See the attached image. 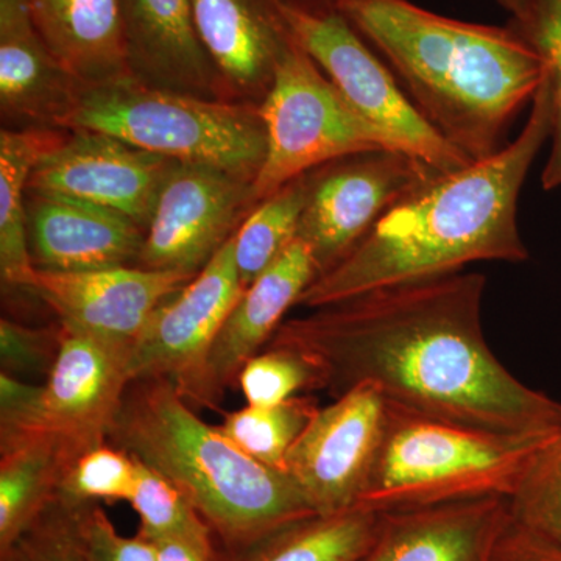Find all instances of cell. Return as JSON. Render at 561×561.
<instances>
[{"label":"cell","mask_w":561,"mask_h":561,"mask_svg":"<svg viewBox=\"0 0 561 561\" xmlns=\"http://www.w3.org/2000/svg\"><path fill=\"white\" fill-rule=\"evenodd\" d=\"M320 405L297 394L275 405H250L227 413L219 430L250 457L284 472L287 453L311 423Z\"/></svg>","instance_id":"cell-27"},{"label":"cell","mask_w":561,"mask_h":561,"mask_svg":"<svg viewBox=\"0 0 561 561\" xmlns=\"http://www.w3.org/2000/svg\"><path fill=\"white\" fill-rule=\"evenodd\" d=\"M69 505L73 534L88 561H158L153 541L140 535L138 538L122 537L99 505L91 502Z\"/></svg>","instance_id":"cell-33"},{"label":"cell","mask_w":561,"mask_h":561,"mask_svg":"<svg viewBox=\"0 0 561 561\" xmlns=\"http://www.w3.org/2000/svg\"><path fill=\"white\" fill-rule=\"evenodd\" d=\"M61 328L60 353L43 383L38 411L27 426L9 434H49L81 456L108 443L110 427L130 376L124 354Z\"/></svg>","instance_id":"cell-15"},{"label":"cell","mask_w":561,"mask_h":561,"mask_svg":"<svg viewBox=\"0 0 561 561\" xmlns=\"http://www.w3.org/2000/svg\"><path fill=\"white\" fill-rule=\"evenodd\" d=\"M175 162L108 133L70 130L41 154L28 191L116 210L147 231Z\"/></svg>","instance_id":"cell-13"},{"label":"cell","mask_w":561,"mask_h":561,"mask_svg":"<svg viewBox=\"0 0 561 561\" xmlns=\"http://www.w3.org/2000/svg\"><path fill=\"white\" fill-rule=\"evenodd\" d=\"M556 435L494 434L389 404L381 445L354 508L390 513L479 497L508 500Z\"/></svg>","instance_id":"cell-5"},{"label":"cell","mask_w":561,"mask_h":561,"mask_svg":"<svg viewBox=\"0 0 561 561\" xmlns=\"http://www.w3.org/2000/svg\"><path fill=\"white\" fill-rule=\"evenodd\" d=\"M379 523L381 513L364 508L308 516L247 546L239 561H357Z\"/></svg>","instance_id":"cell-25"},{"label":"cell","mask_w":561,"mask_h":561,"mask_svg":"<svg viewBox=\"0 0 561 561\" xmlns=\"http://www.w3.org/2000/svg\"><path fill=\"white\" fill-rule=\"evenodd\" d=\"M195 27L228 91L264 101L294 46L279 0H191Z\"/></svg>","instance_id":"cell-16"},{"label":"cell","mask_w":561,"mask_h":561,"mask_svg":"<svg viewBox=\"0 0 561 561\" xmlns=\"http://www.w3.org/2000/svg\"><path fill=\"white\" fill-rule=\"evenodd\" d=\"M60 136L47 128L0 133V276L10 289L36 294V271L27 232L28 181L41 154Z\"/></svg>","instance_id":"cell-24"},{"label":"cell","mask_w":561,"mask_h":561,"mask_svg":"<svg viewBox=\"0 0 561 561\" xmlns=\"http://www.w3.org/2000/svg\"><path fill=\"white\" fill-rule=\"evenodd\" d=\"M438 173L402 150L350 154L309 172L298 239L311 251L319 276L348 256L393 206Z\"/></svg>","instance_id":"cell-9"},{"label":"cell","mask_w":561,"mask_h":561,"mask_svg":"<svg viewBox=\"0 0 561 561\" xmlns=\"http://www.w3.org/2000/svg\"><path fill=\"white\" fill-rule=\"evenodd\" d=\"M27 232L36 271L91 272L136 265L146 230L101 206L27 191Z\"/></svg>","instance_id":"cell-17"},{"label":"cell","mask_w":561,"mask_h":561,"mask_svg":"<svg viewBox=\"0 0 561 561\" xmlns=\"http://www.w3.org/2000/svg\"><path fill=\"white\" fill-rule=\"evenodd\" d=\"M80 454L41 432L0 435V548L5 552L57 501Z\"/></svg>","instance_id":"cell-23"},{"label":"cell","mask_w":561,"mask_h":561,"mask_svg":"<svg viewBox=\"0 0 561 561\" xmlns=\"http://www.w3.org/2000/svg\"><path fill=\"white\" fill-rule=\"evenodd\" d=\"M41 397L43 386L0 373V434L27 426L38 411Z\"/></svg>","instance_id":"cell-36"},{"label":"cell","mask_w":561,"mask_h":561,"mask_svg":"<svg viewBox=\"0 0 561 561\" xmlns=\"http://www.w3.org/2000/svg\"><path fill=\"white\" fill-rule=\"evenodd\" d=\"M552 128L546 66L518 138L489 160L438 173L393 206L348 256L313 280L298 305L321 308L382 287L453 275L472 262L529 260L519 232V194Z\"/></svg>","instance_id":"cell-2"},{"label":"cell","mask_w":561,"mask_h":561,"mask_svg":"<svg viewBox=\"0 0 561 561\" xmlns=\"http://www.w3.org/2000/svg\"><path fill=\"white\" fill-rule=\"evenodd\" d=\"M253 183L213 165L175 162L154 206L136 267L195 276L256 206Z\"/></svg>","instance_id":"cell-11"},{"label":"cell","mask_w":561,"mask_h":561,"mask_svg":"<svg viewBox=\"0 0 561 561\" xmlns=\"http://www.w3.org/2000/svg\"><path fill=\"white\" fill-rule=\"evenodd\" d=\"M138 460L105 443L81 454L62 479L58 497L69 504L98 500L128 501L135 490Z\"/></svg>","instance_id":"cell-32"},{"label":"cell","mask_w":561,"mask_h":561,"mask_svg":"<svg viewBox=\"0 0 561 561\" xmlns=\"http://www.w3.org/2000/svg\"><path fill=\"white\" fill-rule=\"evenodd\" d=\"M508 519L507 497L500 496L381 513L357 561H491Z\"/></svg>","instance_id":"cell-18"},{"label":"cell","mask_w":561,"mask_h":561,"mask_svg":"<svg viewBox=\"0 0 561 561\" xmlns=\"http://www.w3.org/2000/svg\"><path fill=\"white\" fill-rule=\"evenodd\" d=\"M507 501L516 526L561 548V432L537 454Z\"/></svg>","instance_id":"cell-29"},{"label":"cell","mask_w":561,"mask_h":561,"mask_svg":"<svg viewBox=\"0 0 561 561\" xmlns=\"http://www.w3.org/2000/svg\"><path fill=\"white\" fill-rule=\"evenodd\" d=\"M68 130H94L169 160L213 165L254 183L267 154L257 106L149 87L135 77L81 87Z\"/></svg>","instance_id":"cell-6"},{"label":"cell","mask_w":561,"mask_h":561,"mask_svg":"<svg viewBox=\"0 0 561 561\" xmlns=\"http://www.w3.org/2000/svg\"><path fill=\"white\" fill-rule=\"evenodd\" d=\"M283 2L295 9L324 13V11H337L343 0H283Z\"/></svg>","instance_id":"cell-39"},{"label":"cell","mask_w":561,"mask_h":561,"mask_svg":"<svg viewBox=\"0 0 561 561\" xmlns=\"http://www.w3.org/2000/svg\"><path fill=\"white\" fill-rule=\"evenodd\" d=\"M339 11L400 81L424 121L470 162L507 146L546 62L512 22L440 16L411 0H343Z\"/></svg>","instance_id":"cell-3"},{"label":"cell","mask_w":561,"mask_h":561,"mask_svg":"<svg viewBox=\"0 0 561 561\" xmlns=\"http://www.w3.org/2000/svg\"><path fill=\"white\" fill-rule=\"evenodd\" d=\"M194 276L136 265L91 272L36 273V295L66 330L128 357L154 311Z\"/></svg>","instance_id":"cell-14"},{"label":"cell","mask_w":561,"mask_h":561,"mask_svg":"<svg viewBox=\"0 0 561 561\" xmlns=\"http://www.w3.org/2000/svg\"><path fill=\"white\" fill-rule=\"evenodd\" d=\"M158 549V561H209L213 553L203 551L190 541L164 538L154 541Z\"/></svg>","instance_id":"cell-38"},{"label":"cell","mask_w":561,"mask_h":561,"mask_svg":"<svg viewBox=\"0 0 561 561\" xmlns=\"http://www.w3.org/2000/svg\"><path fill=\"white\" fill-rule=\"evenodd\" d=\"M317 276L319 271L311 251L297 238L260 278L243 289L221 324L206 365L214 408L224 390L238 381L243 365L268 345L283 317L298 305Z\"/></svg>","instance_id":"cell-20"},{"label":"cell","mask_w":561,"mask_h":561,"mask_svg":"<svg viewBox=\"0 0 561 561\" xmlns=\"http://www.w3.org/2000/svg\"><path fill=\"white\" fill-rule=\"evenodd\" d=\"M389 402L371 386H357L320 408L287 453L289 476L317 515L356 505L386 430Z\"/></svg>","instance_id":"cell-12"},{"label":"cell","mask_w":561,"mask_h":561,"mask_svg":"<svg viewBox=\"0 0 561 561\" xmlns=\"http://www.w3.org/2000/svg\"><path fill=\"white\" fill-rule=\"evenodd\" d=\"M512 24L526 36L548 66L553 92L551 153L542 171L546 191L561 187V0H523Z\"/></svg>","instance_id":"cell-30"},{"label":"cell","mask_w":561,"mask_h":561,"mask_svg":"<svg viewBox=\"0 0 561 561\" xmlns=\"http://www.w3.org/2000/svg\"><path fill=\"white\" fill-rule=\"evenodd\" d=\"M243 289L231 238L201 273L151 316L128 353L130 381L168 379L187 402L214 408L206 365L221 324Z\"/></svg>","instance_id":"cell-10"},{"label":"cell","mask_w":561,"mask_h":561,"mask_svg":"<svg viewBox=\"0 0 561 561\" xmlns=\"http://www.w3.org/2000/svg\"><path fill=\"white\" fill-rule=\"evenodd\" d=\"M485 276L398 284L283 321L267 346L302 354L320 390L371 386L402 411L519 437L561 432V402L494 356L482 323Z\"/></svg>","instance_id":"cell-1"},{"label":"cell","mask_w":561,"mask_h":561,"mask_svg":"<svg viewBox=\"0 0 561 561\" xmlns=\"http://www.w3.org/2000/svg\"><path fill=\"white\" fill-rule=\"evenodd\" d=\"M31 529L7 549V561H88L73 534L72 508L57 497Z\"/></svg>","instance_id":"cell-35"},{"label":"cell","mask_w":561,"mask_h":561,"mask_svg":"<svg viewBox=\"0 0 561 561\" xmlns=\"http://www.w3.org/2000/svg\"><path fill=\"white\" fill-rule=\"evenodd\" d=\"M122 9L128 66L136 80L197 98H224L191 0H122Z\"/></svg>","instance_id":"cell-19"},{"label":"cell","mask_w":561,"mask_h":561,"mask_svg":"<svg viewBox=\"0 0 561 561\" xmlns=\"http://www.w3.org/2000/svg\"><path fill=\"white\" fill-rule=\"evenodd\" d=\"M250 405H275L305 390H320L319 373L297 351L283 346H265L251 357L238 378Z\"/></svg>","instance_id":"cell-31"},{"label":"cell","mask_w":561,"mask_h":561,"mask_svg":"<svg viewBox=\"0 0 561 561\" xmlns=\"http://www.w3.org/2000/svg\"><path fill=\"white\" fill-rule=\"evenodd\" d=\"M308 191L309 173L284 184L257 203L232 236L236 265L245 289L298 238Z\"/></svg>","instance_id":"cell-26"},{"label":"cell","mask_w":561,"mask_h":561,"mask_svg":"<svg viewBox=\"0 0 561 561\" xmlns=\"http://www.w3.org/2000/svg\"><path fill=\"white\" fill-rule=\"evenodd\" d=\"M106 442L168 478L230 545L317 515L286 472L205 423L168 379L128 382Z\"/></svg>","instance_id":"cell-4"},{"label":"cell","mask_w":561,"mask_h":561,"mask_svg":"<svg viewBox=\"0 0 561 561\" xmlns=\"http://www.w3.org/2000/svg\"><path fill=\"white\" fill-rule=\"evenodd\" d=\"M257 111L267 133V154L253 183L257 203L328 162L364 151L402 150L342 98L297 43Z\"/></svg>","instance_id":"cell-7"},{"label":"cell","mask_w":561,"mask_h":561,"mask_svg":"<svg viewBox=\"0 0 561 561\" xmlns=\"http://www.w3.org/2000/svg\"><path fill=\"white\" fill-rule=\"evenodd\" d=\"M83 84L55 58L28 0H0V110L32 128H65Z\"/></svg>","instance_id":"cell-21"},{"label":"cell","mask_w":561,"mask_h":561,"mask_svg":"<svg viewBox=\"0 0 561 561\" xmlns=\"http://www.w3.org/2000/svg\"><path fill=\"white\" fill-rule=\"evenodd\" d=\"M58 328H33L10 319L0 320V360L2 371L16 378H39L54 368L61 345Z\"/></svg>","instance_id":"cell-34"},{"label":"cell","mask_w":561,"mask_h":561,"mask_svg":"<svg viewBox=\"0 0 561 561\" xmlns=\"http://www.w3.org/2000/svg\"><path fill=\"white\" fill-rule=\"evenodd\" d=\"M496 2L504 7L505 10L511 11L512 16L522 9V0H496Z\"/></svg>","instance_id":"cell-40"},{"label":"cell","mask_w":561,"mask_h":561,"mask_svg":"<svg viewBox=\"0 0 561 561\" xmlns=\"http://www.w3.org/2000/svg\"><path fill=\"white\" fill-rule=\"evenodd\" d=\"M491 561H561V548L535 537L508 519Z\"/></svg>","instance_id":"cell-37"},{"label":"cell","mask_w":561,"mask_h":561,"mask_svg":"<svg viewBox=\"0 0 561 561\" xmlns=\"http://www.w3.org/2000/svg\"><path fill=\"white\" fill-rule=\"evenodd\" d=\"M279 3L291 38L362 117L437 172L471 164L424 121L386 61L341 11L316 13Z\"/></svg>","instance_id":"cell-8"},{"label":"cell","mask_w":561,"mask_h":561,"mask_svg":"<svg viewBox=\"0 0 561 561\" xmlns=\"http://www.w3.org/2000/svg\"><path fill=\"white\" fill-rule=\"evenodd\" d=\"M41 36L83 87L131 77L122 0H28Z\"/></svg>","instance_id":"cell-22"},{"label":"cell","mask_w":561,"mask_h":561,"mask_svg":"<svg viewBox=\"0 0 561 561\" xmlns=\"http://www.w3.org/2000/svg\"><path fill=\"white\" fill-rule=\"evenodd\" d=\"M138 460V459H136ZM140 519V537L190 541L213 553L208 523L168 478L138 460L135 490L128 500Z\"/></svg>","instance_id":"cell-28"}]
</instances>
